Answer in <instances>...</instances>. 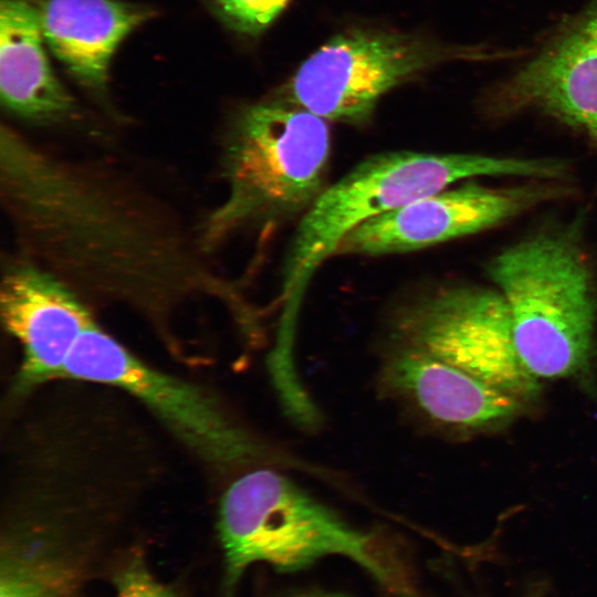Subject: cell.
I'll return each mask as SVG.
<instances>
[{"label": "cell", "mask_w": 597, "mask_h": 597, "mask_svg": "<svg viewBox=\"0 0 597 597\" xmlns=\"http://www.w3.org/2000/svg\"><path fill=\"white\" fill-rule=\"evenodd\" d=\"M394 345L441 359L524 401L541 386L514 344L507 305L496 290L447 285L408 301L392 317Z\"/></svg>", "instance_id": "obj_7"}, {"label": "cell", "mask_w": 597, "mask_h": 597, "mask_svg": "<svg viewBox=\"0 0 597 597\" xmlns=\"http://www.w3.org/2000/svg\"><path fill=\"white\" fill-rule=\"evenodd\" d=\"M230 30L256 38L280 17L291 0H205Z\"/></svg>", "instance_id": "obj_15"}, {"label": "cell", "mask_w": 597, "mask_h": 597, "mask_svg": "<svg viewBox=\"0 0 597 597\" xmlns=\"http://www.w3.org/2000/svg\"><path fill=\"white\" fill-rule=\"evenodd\" d=\"M40 9L29 0L0 2V93L3 107L34 124L67 119L75 105L43 45Z\"/></svg>", "instance_id": "obj_14"}, {"label": "cell", "mask_w": 597, "mask_h": 597, "mask_svg": "<svg viewBox=\"0 0 597 597\" xmlns=\"http://www.w3.org/2000/svg\"><path fill=\"white\" fill-rule=\"evenodd\" d=\"M499 54L399 31L350 28L305 59L276 96L327 122L362 127L384 94L422 72L447 61Z\"/></svg>", "instance_id": "obj_6"}, {"label": "cell", "mask_w": 597, "mask_h": 597, "mask_svg": "<svg viewBox=\"0 0 597 597\" xmlns=\"http://www.w3.org/2000/svg\"><path fill=\"white\" fill-rule=\"evenodd\" d=\"M151 10L118 0H46L40 8L45 42L85 88L104 95L108 65L122 40Z\"/></svg>", "instance_id": "obj_13"}, {"label": "cell", "mask_w": 597, "mask_h": 597, "mask_svg": "<svg viewBox=\"0 0 597 597\" xmlns=\"http://www.w3.org/2000/svg\"><path fill=\"white\" fill-rule=\"evenodd\" d=\"M0 303L4 326L23 350L17 388L62 378L74 344L95 321L83 300L17 255L3 266Z\"/></svg>", "instance_id": "obj_11"}, {"label": "cell", "mask_w": 597, "mask_h": 597, "mask_svg": "<svg viewBox=\"0 0 597 597\" xmlns=\"http://www.w3.org/2000/svg\"><path fill=\"white\" fill-rule=\"evenodd\" d=\"M567 193L557 180L501 188L468 182L366 220L342 239L334 255L418 251L488 229Z\"/></svg>", "instance_id": "obj_9"}, {"label": "cell", "mask_w": 597, "mask_h": 597, "mask_svg": "<svg viewBox=\"0 0 597 597\" xmlns=\"http://www.w3.org/2000/svg\"><path fill=\"white\" fill-rule=\"evenodd\" d=\"M486 106L495 116L541 109L597 148V4L493 88Z\"/></svg>", "instance_id": "obj_10"}, {"label": "cell", "mask_w": 597, "mask_h": 597, "mask_svg": "<svg viewBox=\"0 0 597 597\" xmlns=\"http://www.w3.org/2000/svg\"><path fill=\"white\" fill-rule=\"evenodd\" d=\"M63 378L119 387L138 398L190 449L218 464L284 461L235 423L202 389L140 362L92 322L74 344Z\"/></svg>", "instance_id": "obj_8"}, {"label": "cell", "mask_w": 597, "mask_h": 597, "mask_svg": "<svg viewBox=\"0 0 597 597\" xmlns=\"http://www.w3.org/2000/svg\"><path fill=\"white\" fill-rule=\"evenodd\" d=\"M0 200L18 256L85 294L159 312L231 292L171 209L119 172L2 125ZM83 300V298H82Z\"/></svg>", "instance_id": "obj_1"}, {"label": "cell", "mask_w": 597, "mask_h": 597, "mask_svg": "<svg viewBox=\"0 0 597 597\" xmlns=\"http://www.w3.org/2000/svg\"><path fill=\"white\" fill-rule=\"evenodd\" d=\"M511 316L516 352L540 378L588 367L597 296L575 230H545L499 253L488 266Z\"/></svg>", "instance_id": "obj_5"}, {"label": "cell", "mask_w": 597, "mask_h": 597, "mask_svg": "<svg viewBox=\"0 0 597 597\" xmlns=\"http://www.w3.org/2000/svg\"><path fill=\"white\" fill-rule=\"evenodd\" d=\"M219 532L231 578L254 563L294 572L339 555L389 591L416 594L410 567L389 538L354 527L274 469L249 471L229 485Z\"/></svg>", "instance_id": "obj_4"}, {"label": "cell", "mask_w": 597, "mask_h": 597, "mask_svg": "<svg viewBox=\"0 0 597 597\" xmlns=\"http://www.w3.org/2000/svg\"><path fill=\"white\" fill-rule=\"evenodd\" d=\"M115 597H175L140 563H133L116 579Z\"/></svg>", "instance_id": "obj_16"}, {"label": "cell", "mask_w": 597, "mask_h": 597, "mask_svg": "<svg viewBox=\"0 0 597 597\" xmlns=\"http://www.w3.org/2000/svg\"><path fill=\"white\" fill-rule=\"evenodd\" d=\"M295 597H343V596L335 595V594L315 593V594H304V595H300Z\"/></svg>", "instance_id": "obj_18"}, {"label": "cell", "mask_w": 597, "mask_h": 597, "mask_svg": "<svg viewBox=\"0 0 597 597\" xmlns=\"http://www.w3.org/2000/svg\"><path fill=\"white\" fill-rule=\"evenodd\" d=\"M380 388L444 429L474 432L504 425L523 402L425 352L394 345L379 370Z\"/></svg>", "instance_id": "obj_12"}, {"label": "cell", "mask_w": 597, "mask_h": 597, "mask_svg": "<svg viewBox=\"0 0 597 597\" xmlns=\"http://www.w3.org/2000/svg\"><path fill=\"white\" fill-rule=\"evenodd\" d=\"M0 597H52L35 576L24 570L8 569L2 573Z\"/></svg>", "instance_id": "obj_17"}, {"label": "cell", "mask_w": 597, "mask_h": 597, "mask_svg": "<svg viewBox=\"0 0 597 597\" xmlns=\"http://www.w3.org/2000/svg\"><path fill=\"white\" fill-rule=\"evenodd\" d=\"M567 172L565 161L547 158L412 150L370 155L327 186L300 219L283 262L280 332L294 334L298 307L314 272L334 255L342 239L366 220L467 178L519 176L559 180Z\"/></svg>", "instance_id": "obj_2"}, {"label": "cell", "mask_w": 597, "mask_h": 597, "mask_svg": "<svg viewBox=\"0 0 597 597\" xmlns=\"http://www.w3.org/2000/svg\"><path fill=\"white\" fill-rule=\"evenodd\" d=\"M327 121L277 96L241 107L222 142V203L199 231L206 253L242 230H269L302 218L325 190Z\"/></svg>", "instance_id": "obj_3"}]
</instances>
